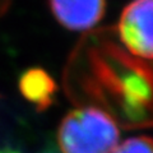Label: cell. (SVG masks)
I'll use <instances>...</instances> for the list:
<instances>
[{"label": "cell", "mask_w": 153, "mask_h": 153, "mask_svg": "<svg viewBox=\"0 0 153 153\" xmlns=\"http://www.w3.org/2000/svg\"><path fill=\"white\" fill-rule=\"evenodd\" d=\"M119 135L110 115L96 107H82L63 119L57 140L63 153H112Z\"/></svg>", "instance_id": "cell-1"}, {"label": "cell", "mask_w": 153, "mask_h": 153, "mask_svg": "<svg viewBox=\"0 0 153 153\" xmlns=\"http://www.w3.org/2000/svg\"><path fill=\"white\" fill-rule=\"evenodd\" d=\"M117 33L131 54L153 59V0H131L119 18Z\"/></svg>", "instance_id": "cell-2"}, {"label": "cell", "mask_w": 153, "mask_h": 153, "mask_svg": "<svg viewBox=\"0 0 153 153\" xmlns=\"http://www.w3.org/2000/svg\"><path fill=\"white\" fill-rule=\"evenodd\" d=\"M56 21L70 31H87L101 21L106 0H49Z\"/></svg>", "instance_id": "cell-3"}, {"label": "cell", "mask_w": 153, "mask_h": 153, "mask_svg": "<svg viewBox=\"0 0 153 153\" xmlns=\"http://www.w3.org/2000/svg\"><path fill=\"white\" fill-rule=\"evenodd\" d=\"M19 85L22 93L32 102L38 105L49 103L55 89L51 78L40 69H32L23 74Z\"/></svg>", "instance_id": "cell-4"}, {"label": "cell", "mask_w": 153, "mask_h": 153, "mask_svg": "<svg viewBox=\"0 0 153 153\" xmlns=\"http://www.w3.org/2000/svg\"><path fill=\"white\" fill-rule=\"evenodd\" d=\"M112 153H153V139L148 137L129 138L115 148Z\"/></svg>", "instance_id": "cell-5"}, {"label": "cell", "mask_w": 153, "mask_h": 153, "mask_svg": "<svg viewBox=\"0 0 153 153\" xmlns=\"http://www.w3.org/2000/svg\"><path fill=\"white\" fill-rule=\"evenodd\" d=\"M0 153H17V152H12V151H0Z\"/></svg>", "instance_id": "cell-6"}]
</instances>
